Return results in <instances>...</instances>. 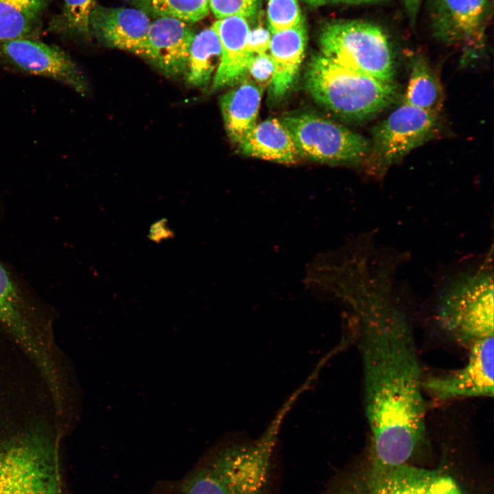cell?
<instances>
[{
  "label": "cell",
  "instance_id": "cell-1",
  "mask_svg": "<svg viewBox=\"0 0 494 494\" xmlns=\"http://www.w3.org/2000/svg\"><path fill=\"white\" fill-rule=\"evenodd\" d=\"M355 301L361 322L370 465L406 464L425 435L423 380L412 329L390 291L367 292Z\"/></svg>",
  "mask_w": 494,
  "mask_h": 494
},
{
  "label": "cell",
  "instance_id": "cell-2",
  "mask_svg": "<svg viewBox=\"0 0 494 494\" xmlns=\"http://www.w3.org/2000/svg\"><path fill=\"white\" fill-rule=\"evenodd\" d=\"M492 259L459 270L438 285L434 317L444 332L470 346L493 336Z\"/></svg>",
  "mask_w": 494,
  "mask_h": 494
},
{
  "label": "cell",
  "instance_id": "cell-3",
  "mask_svg": "<svg viewBox=\"0 0 494 494\" xmlns=\"http://www.w3.org/2000/svg\"><path fill=\"white\" fill-rule=\"evenodd\" d=\"M0 494H65L57 434L37 427L0 438Z\"/></svg>",
  "mask_w": 494,
  "mask_h": 494
},
{
  "label": "cell",
  "instance_id": "cell-4",
  "mask_svg": "<svg viewBox=\"0 0 494 494\" xmlns=\"http://www.w3.org/2000/svg\"><path fill=\"white\" fill-rule=\"evenodd\" d=\"M305 87L313 99L334 114L347 119H368L395 99L394 83L353 71L318 54L305 73Z\"/></svg>",
  "mask_w": 494,
  "mask_h": 494
},
{
  "label": "cell",
  "instance_id": "cell-5",
  "mask_svg": "<svg viewBox=\"0 0 494 494\" xmlns=\"http://www.w3.org/2000/svg\"><path fill=\"white\" fill-rule=\"evenodd\" d=\"M266 450L213 451L183 480L180 489L183 494H270L272 467Z\"/></svg>",
  "mask_w": 494,
  "mask_h": 494
},
{
  "label": "cell",
  "instance_id": "cell-6",
  "mask_svg": "<svg viewBox=\"0 0 494 494\" xmlns=\"http://www.w3.org/2000/svg\"><path fill=\"white\" fill-rule=\"evenodd\" d=\"M319 43L321 54L342 67L393 83L392 49L377 25L358 20L331 22L322 28Z\"/></svg>",
  "mask_w": 494,
  "mask_h": 494
},
{
  "label": "cell",
  "instance_id": "cell-7",
  "mask_svg": "<svg viewBox=\"0 0 494 494\" xmlns=\"http://www.w3.org/2000/svg\"><path fill=\"white\" fill-rule=\"evenodd\" d=\"M299 154L329 163H353L366 159L370 143L364 137L322 117L299 114L280 120Z\"/></svg>",
  "mask_w": 494,
  "mask_h": 494
},
{
  "label": "cell",
  "instance_id": "cell-8",
  "mask_svg": "<svg viewBox=\"0 0 494 494\" xmlns=\"http://www.w3.org/2000/svg\"><path fill=\"white\" fill-rule=\"evenodd\" d=\"M328 494H464L451 475L406 464L378 468L370 466L329 489Z\"/></svg>",
  "mask_w": 494,
  "mask_h": 494
},
{
  "label": "cell",
  "instance_id": "cell-9",
  "mask_svg": "<svg viewBox=\"0 0 494 494\" xmlns=\"http://www.w3.org/2000/svg\"><path fill=\"white\" fill-rule=\"evenodd\" d=\"M438 126V115L403 102L376 127L366 158L368 170L375 175L384 173L432 137Z\"/></svg>",
  "mask_w": 494,
  "mask_h": 494
},
{
  "label": "cell",
  "instance_id": "cell-10",
  "mask_svg": "<svg viewBox=\"0 0 494 494\" xmlns=\"http://www.w3.org/2000/svg\"><path fill=\"white\" fill-rule=\"evenodd\" d=\"M467 364L462 368L423 381V387L440 401L493 396V336L469 346Z\"/></svg>",
  "mask_w": 494,
  "mask_h": 494
},
{
  "label": "cell",
  "instance_id": "cell-11",
  "mask_svg": "<svg viewBox=\"0 0 494 494\" xmlns=\"http://www.w3.org/2000/svg\"><path fill=\"white\" fill-rule=\"evenodd\" d=\"M1 51L15 67L60 82L84 95L88 83L71 57L59 47L25 38L3 42Z\"/></svg>",
  "mask_w": 494,
  "mask_h": 494
},
{
  "label": "cell",
  "instance_id": "cell-12",
  "mask_svg": "<svg viewBox=\"0 0 494 494\" xmlns=\"http://www.w3.org/2000/svg\"><path fill=\"white\" fill-rule=\"evenodd\" d=\"M151 21L135 8H109L95 5L89 19L91 36L105 45L126 50L145 60L149 56Z\"/></svg>",
  "mask_w": 494,
  "mask_h": 494
},
{
  "label": "cell",
  "instance_id": "cell-13",
  "mask_svg": "<svg viewBox=\"0 0 494 494\" xmlns=\"http://www.w3.org/2000/svg\"><path fill=\"white\" fill-rule=\"evenodd\" d=\"M185 21L156 17L151 21L147 59L165 75L179 77L186 72L195 33Z\"/></svg>",
  "mask_w": 494,
  "mask_h": 494
},
{
  "label": "cell",
  "instance_id": "cell-14",
  "mask_svg": "<svg viewBox=\"0 0 494 494\" xmlns=\"http://www.w3.org/2000/svg\"><path fill=\"white\" fill-rule=\"evenodd\" d=\"M30 314L20 290L0 262V330L30 358L35 359L43 354L46 340Z\"/></svg>",
  "mask_w": 494,
  "mask_h": 494
},
{
  "label": "cell",
  "instance_id": "cell-15",
  "mask_svg": "<svg viewBox=\"0 0 494 494\" xmlns=\"http://www.w3.org/2000/svg\"><path fill=\"white\" fill-rule=\"evenodd\" d=\"M489 0H436L434 21L445 40L479 47L482 45Z\"/></svg>",
  "mask_w": 494,
  "mask_h": 494
},
{
  "label": "cell",
  "instance_id": "cell-16",
  "mask_svg": "<svg viewBox=\"0 0 494 494\" xmlns=\"http://www.w3.org/2000/svg\"><path fill=\"white\" fill-rule=\"evenodd\" d=\"M221 44L222 56L214 75L212 89L217 90L241 81L248 73L250 60L247 49L248 21L238 16L217 19L213 25Z\"/></svg>",
  "mask_w": 494,
  "mask_h": 494
},
{
  "label": "cell",
  "instance_id": "cell-17",
  "mask_svg": "<svg viewBox=\"0 0 494 494\" xmlns=\"http://www.w3.org/2000/svg\"><path fill=\"white\" fill-rule=\"evenodd\" d=\"M306 43L303 20L293 27L271 33L269 51L274 67L269 84L271 101L281 100L294 84L304 57Z\"/></svg>",
  "mask_w": 494,
  "mask_h": 494
},
{
  "label": "cell",
  "instance_id": "cell-18",
  "mask_svg": "<svg viewBox=\"0 0 494 494\" xmlns=\"http://www.w3.org/2000/svg\"><path fill=\"white\" fill-rule=\"evenodd\" d=\"M262 90L244 80L220 99L224 127L230 140L237 145L257 124Z\"/></svg>",
  "mask_w": 494,
  "mask_h": 494
},
{
  "label": "cell",
  "instance_id": "cell-19",
  "mask_svg": "<svg viewBox=\"0 0 494 494\" xmlns=\"http://www.w3.org/2000/svg\"><path fill=\"white\" fill-rule=\"evenodd\" d=\"M247 156L282 163H292L299 155L281 121L268 119L256 124L238 145Z\"/></svg>",
  "mask_w": 494,
  "mask_h": 494
},
{
  "label": "cell",
  "instance_id": "cell-20",
  "mask_svg": "<svg viewBox=\"0 0 494 494\" xmlns=\"http://www.w3.org/2000/svg\"><path fill=\"white\" fill-rule=\"evenodd\" d=\"M221 56L220 40L213 25L195 34L185 73L187 82L198 87L206 86L220 64Z\"/></svg>",
  "mask_w": 494,
  "mask_h": 494
},
{
  "label": "cell",
  "instance_id": "cell-21",
  "mask_svg": "<svg viewBox=\"0 0 494 494\" xmlns=\"http://www.w3.org/2000/svg\"><path fill=\"white\" fill-rule=\"evenodd\" d=\"M443 100V91L438 77L423 58H415L412 63L403 102L438 115Z\"/></svg>",
  "mask_w": 494,
  "mask_h": 494
},
{
  "label": "cell",
  "instance_id": "cell-22",
  "mask_svg": "<svg viewBox=\"0 0 494 494\" xmlns=\"http://www.w3.org/2000/svg\"><path fill=\"white\" fill-rule=\"evenodd\" d=\"M48 0H0V41L27 36L38 23Z\"/></svg>",
  "mask_w": 494,
  "mask_h": 494
},
{
  "label": "cell",
  "instance_id": "cell-23",
  "mask_svg": "<svg viewBox=\"0 0 494 494\" xmlns=\"http://www.w3.org/2000/svg\"><path fill=\"white\" fill-rule=\"evenodd\" d=\"M148 15L172 17L189 23L206 17L210 10L209 0H126Z\"/></svg>",
  "mask_w": 494,
  "mask_h": 494
},
{
  "label": "cell",
  "instance_id": "cell-24",
  "mask_svg": "<svg viewBox=\"0 0 494 494\" xmlns=\"http://www.w3.org/2000/svg\"><path fill=\"white\" fill-rule=\"evenodd\" d=\"M96 0H64L61 14L57 16L52 28L58 32L81 38L91 36L90 15Z\"/></svg>",
  "mask_w": 494,
  "mask_h": 494
},
{
  "label": "cell",
  "instance_id": "cell-25",
  "mask_svg": "<svg viewBox=\"0 0 494 494\" xmlns=\"http://www.w3.org/2000/svg\"><path fill=\"white\" fill-rule=\"evenodd\" d=\"M267 16L271 33L293 27L303 21L298 0H269Z\"/></svg>",
  "mask_w": 494,
  "mask_h": 494
},
{
  "label": "cell",
  "instance_id": "cell-26",
  "mask_svg": "<svg viewBox=\"0 0 494 494\" xmlns=\"http://www.w3.org/2000/svg\"><path fill=\"white\" fill-rule=\"evenodd\" d=\"M261 0H209L210 10L215 17L242 16L252 21L257 15Z\"/></svg>",
  "mask_w": 494,
  "mask_h": 494
},
{
  "label": "cell",
  "instance_id": "cell-27",
  "mask_svg": "<svg viewBox=\"0 0 494 494\" xmlns=\"http://www.w3.org/2000/svg\"><path fill=\"white\" fill-rule=\"evenodd\" d=\"M274 69V63L270 54L265 53L255 55L250 58L247 73L251 75L255 84L260 88H263L270 84Z\"/></svg>",
  "mask_w": 494,
  "mask_h": 494
},
{
  "label": "cell",
  "instance_id": "cell-28",
  "mask_svg": "<svg viewBox=\"0 0 494 494\" xmlns=\"http://www.w3.org/2000/svg\"><path fill=\"white\" fill-rule=\"evenodd\" d=\"M270 38L271 32L269 29L261 25L250 30L247 38V49L251 58L255 55L268 53Z\"/></svg>",
  "mask_w": 494,
  "mask_h": 494
},
{
  "label": "cell",
  "instance_id": "cell-29",
  "mask_svg": "<svg viewBox=\"0 0 494 494\" xmlns=\"http://www.w3.org/2000/svg\"><path fill=\"white\" fill-rule=\"evenodd\" d=\"M410 17V21L414 23L418 15L422 0H401Z\"/></svg>",
  "mask_w": 494,
  "mask_h": 494
},
{
  "label": "cell",
  "instance_id": "cell-30",
  "mask_svg": "<svg viewBox=\"0 0 494 494\" xmlns=\"http://www.w3.org/2000/svg\"><path fill=\"white\" fill-rule=\"evenodd\" d=\"M336 2L344 3L347 4H362V3H379L385 1L387 0H333Z\"/></svg>",
  "mask_w": 494,
  "mask_h": 494
},
{
  "label": "cell",
  "instance_id": "cell-31",
  "mask_svg": "<svg viewBox=\"0 0 494 494\" xmlns=\"http://www.w3.org/2000/svg\"><path fill=\"white\" fill-rule=\"evenodd\" d=\"M305 3L311 5H320L325 3L327 0H303Z\"/></svg>",
  "mask_w": 494,
  "mask_h": 494
},
{
  "label": "cell",
  "instance_id": "cell-32",
  "mask_svg": "<svg viewBox=\"0 0 494 494\" xmlns=\"http://www.w3.org/2000/svg\"><path fill=\"white\" fill-rule=\"evenodd\" d=\"M368 268H370V267L366 269V270H367ZM379 268H380L379 267ZM382 268L386 270V268Z\"/></svg>",
  "mask_w": 494,
  "mask_h": 494
}]
</instances>
